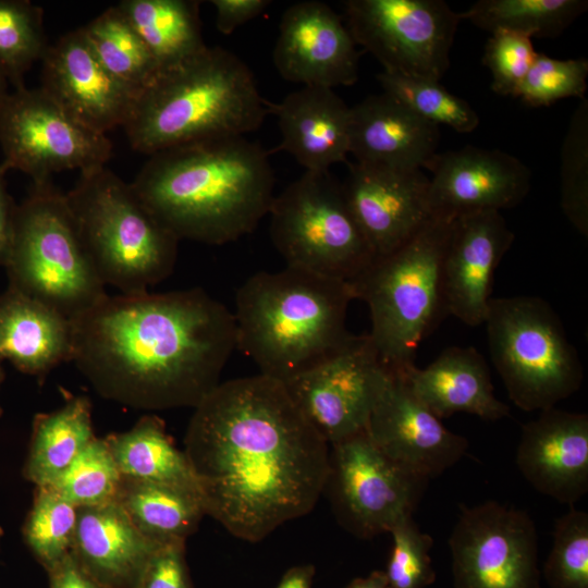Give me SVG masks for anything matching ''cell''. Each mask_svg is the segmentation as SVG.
Returning <instances> with one entry per match:
<instances>
[{
    "instance_id": "1",
    "label": "cell",
    "mask_w": 588,
    "mask_h": 588,
    "mask_svg": "<svg viewBox=\"0 0 588 588\" xmlns=\"http://www.w3.org/2000/svg\"><path fill=\"white\" fill-rule=\"evenodd\" d=\"M329 446L284 383L258 373L220 382L194 407L184 452L206 515L258 542L314 509Z\"/></svg>"
},
{
    "instance_id": "2",
    "label": "cell",
    "mask_w": 588,
    "mask_h": 588,
    "mask_svg": "<svg viewBox=\"0 0 588 588\" xmlns=\"http://www.w3.org/2000/svg\"><path fill=\"white\" fill-rule=\"evenodd\" d=\"M70 321L71 362L98 394L137 409L194 408L236 350L233 311L200 287L107 294Z\"/></svg>"
},
{
    "instance_id": "3",
    "label": "cell",
    "mask_w": 588,
    "mask_h": 588,
    "mask_svg": "<svg viewBox=\"0 0 588 588\" xmlns=\"http://www.w3.org/2000/svg\"><path fill=\"white\" fill-rule=\"evenodd\" d=\"M131 185L179 241L208 245L252 233L275 196L269 154L245 136L209 138L155 152Z\"/></svg>"
},
{
    "instance_id": "4",
    "label": "cell",
    "mask_w": 588,
    "mask_h": 588,
    "mask_svg": "<svg viewBox=\"0 0 588 588\" xmlns=\"http://www.w3.org/2000/svg\"><path fill=\"white\" fill-rule=\"evenodd\" d=\"M269 103L242 59L207 46L161 70L137 96L123 130L134 150L150 156L193 142L245 136L261 126Z\"/></svg>"
},
{
    "instance_id": "5",
    "label": "cell",
    "mask_w": 588,
    "mask_h": 588,
    "mask_svg": "<svg viewBox=\"0 0 588 588\" xmlns=\"http://www.w3.org/2000/svg\"><path fill=\"white\" fill-rule=\"evenodd\" d=\"M353 299L346 281L290 266L257 272L236 292V350L259 373L284 382L348 338L346 315Z\"/></svg>"
},
{
    "instance_id": "6",
    "label": "cell",
    "mask_w": 588,
    "mask_h": 588,
    "mask_svg": "<svg viewBox=\"0 0 588 588\" xmlns=\"http://www.w3.org/2000/svg\"><path fill=\"white\" fill-rule=\"evenodd\" d=\"M65 198L105 285L122 294L142 293L171 275L180 241L148 210L131 183L105 166L82 172Z\"/></svg>"
},
{
    "instance_id": "7",
    "label": "cell",
    "mask_w": 588,
    "mask_h": 588,
    "mask_svg": "<svg viewBox=\"0 0 588 588\" xmlns=\"http://www.w3.org/2000/svg\"><path fill=\"white\" fill-rule=\"evenodd\" d=\"M453 220L432 218L406 243L382 256L350 282L370 313L382 365L402 372L415 365L421 341L448 316L441 267Z\"/></svg>"
},
{
    "instance_id": "8",
    "label": "cell",
    "mask_w": 588,
    "mask_h": 588,
    "mask_svg": "<svg viewBox=\"0 0 588 588\" xmlns=\"http://www.w3.org/2000/svg\"><path fill=\"white\" fill-rule=\"evenodd\" d=\"M5 269L11 286L69 319L106 295L78 235L65 194L51 180L32 183L17 204Z\"/></svg>"
},
{
    "instance_id": "9",
    "label": "cell",
    "mask_w": 588,
    "mask_h": 588,
    "mask_svg": "<svg viewBox=\"0 0 588 588\" xmlns=\"http://www.w3.org/2000/svg\"><path fill=\"white\" fill-rule=\"evenodd\" d=\"M483 323L492 363L518 408L555 407L580 388L584 369L576 348L544 299L491 297Z\"/></svg>"
},
{
    "instance_id": "10",
    "label": "cell",
    "mask_w": 588,
    "mask_h": 588,
    "mask_svg": "<svg viewBox=\"0 0 588 588\" xmlns=\"http://www.w3.org/2000/svg\"><path fill=\"white\" fill-rule=\"evenodd\" d=\"M268 215L285 266L351 282L376 257L329 171H305L274 196Z\"/></svg>"
},
{
    "instance_id": "11",
    "label": "cell",
    "mask_w": 588,
    "mask_h": 588,
    "mask_svg": "<svg viewBox=\"0 0 588 588\" xmlns=\"http://www.w3.org/2000/svg\"><path fill=\"white\" fill-rule=\"evenodd\" d=\"M1 161L33 183L66 170L88 172L105 167L112 143L78 122L40 87L14 88L0 102Z\"/></svg>"
},
{
    "instance_id": "12",
    "label": "cell",
    "mask_w": 588,
    "mask_h": 588,
    "mask_svg": "<svg viewBox=\"0 0 588 588\" xmlns=\"http://www.w3.org/2000/svg\"><path fill=\"white\" fill-rule=\"evenodd\" d=\"M345 25L383 71L438 81L450 66L460 13L442 0H348Z\"/></svg>"
},
{
    "instance_id": "13",
    "label": "cell",
    "mask_w": 588,
    "mask_h": 588,
    "mask_svg": "<svg viewBox=\"0 0 588 588\" xmlns=\"http://www.w3.org/2000/svg\"><path fill=\"white\" fill-rule=\"evenodd\" d=\"M324 491L340 523L353 535L369 539L412 516L427 478L388 457L360 431L330 445Z\"/></svg>"
},
{
    "instance_id": "14",
    "label": "cell",
    "mask_w": 588,
    "mask_h": 588,
    "mask_svg": "<svg viewBox=\"0 0 588 588\" xmlns=\"http://www.w3.org/2000/svg\"><path fill=\"white\" fill-rule=\"evenodd\" d=\"M369 334H350L334 351L284 381L297 408L329 445L366 430L387 382Z\"/></svg>"
},
{
    "instance_id": "15",
    "label": "cell",
    "mask_w": 588,
    "mask_h": 588,
    "mask_svg": "<svg viewBox=\"0 0 588 588\" xmlns=\"http://www.w3.org/2000/svg\"><path fill=\"white\" fill-rule=\"evenodd\" d=\"M449 547L453 588H540L537 529L523 510L461 505Z\"/></svg>"
},
{
    "instance_id": "16",
    "label": "cell",
    "mask_w": 588,
    "mask_h": 588,
    "mask_svg": "<svg viewBox=\"0 0 588 588\" xmlns=\"http://www.w3.org/2000/svg\"><path fill=\"white\" fill-rule=\"evenodd\" d=\"M426 169L431 172L429 206L434 218L454 220L513 208L531 187L529 168L499 149L465 146L437 152Z\"/></svg>"
},
{
    "instance_id": "17",
    "label": "cell",
    "mask_w": 588,
    "mask_h": 588,
    "mask_svg": "<svg viewBox=\"0 0 588 588\" xmlns=\"http://www.w3.org/2000/svg\"><path fill=\"white\" fill-rule=\"evenodd\" d=\"M272 60L284 79L303 86L333 89L358 79L359 53L350 30L331 7L316 0L284 11Z\"/></svg>"
},
{
    "instance_id": "18",
    "label": "cell",
    "mask_w": 588,
    "mask_h": 588,
    "mask_svg": "<svg viewBox=\"0 0 588 588\" xmlns=\"http://www.w3.org/2000/svg\"><path fill=\"white\" fill-rule=\"evenodd\" d=\"M366 431L388 457L427 479L455 465L468 448L466 438L450 431L404 377L390 370Z\"/></svg>"
},
{
    "instance_id": "19",
    "label": "cell",
    "mask_w": 588,
    "mask_h": 588,
    "mask_svg": "<svg viewBox=\"0 0 588 588\" xmlns=\"http://www.w3.org/2000/svg\"><path fill=\"white\" fill-rule=\"evenodd\" d=\"M40 88L78 122L106 135L126 124L136 100L100 62L82 27L48 46Z\"/></svg>"
},
{
    "instance_id": "20",
    "label": "cell",
    "mask_w": 588,
    "mask_h": 588,
    "mask_svg": "<svg viewBox=\"0 0 588 588\" xmlns=\"http://www.w3.org/2000/svg\"><path fill=\"white\" fill-rule=\"evenodd\" d=\"M342 189L375 256L396 249L433 217L422 170L350 164Z\"/></svg>"
},
{
    "instance_id": "21",
    "label": "cell",
    "mask_w": 588,
    "mask_h": 588,
    "mask_svg": "<svg viewBox=\"0 0 588 588\" xmlns=\"http://www.w3.org/2000/svg\"><path fill=\"white\" fill-rule=\"evenodd\" d=\"M500 211L455 218L441 267L445 310L469 327L485 322L494 272L514 242Z\"/></svg>"
},
{
    "instance_id": "22",
    "label": "cell",
    "mask_w": 588,
    "mask_h": 588,
    "mask_svg": "<svg viewBox=\"0 0 588 588\" xmlns=\"http://www.w3.org/2000/svg\"><path fill=\"white\" fill-rule=\"evenodd\" d=\"M515 460L538 492L574 506L588 492V415L541 411L522 426Z\"/></svg>"
},
{
    "instance_id": "23",
    "label": "cell",
    "mask_w": 588,
    "mask_h": 588,
    "mask_svg": "<svg viewBox=\"0 0 588 588\" xmlns=\"http://www.w3.org/2000/svg\"><path fill=\"white\" fill-rule=\"evenodd\" d=\"M439 126L392 96L371 95L351 107L350 154L355 162L395 170L426 169L437 154Z\"/></svg>"
},
{
    "instance_id": "24",
    "label": "cell",
    "mask_w": 588,
    "mask_h": 588,
    "mask_svg": "<svg viewBox=\"0 0 588 588\" xmlns=\"http://www.w3.org/2000/svg\"><path fill=\"white\" fill-rule=\"evenodd\" d=\"M160 544L143 534L113 500L78 509L71 552L101 588H136Z\"/></svg>"
},
{
    "instance_id": "25",
    "label": "cell",
    "mask_w": 588,
    "mask_h": 588,
    "mask_svg": "<svg viewBox=\"0 0 588 588\" xmlns=\"http://www.w3.org/2000/svg\"><path fill=\"white\" fill-rule=\"evenodd\" d=\"M269 111L281 132L275 150L293 156L305 171L326 172L346 162L351 107L333 89L303 86L280 102H270Z\"/></svg>"
},
{
    "instance_id": "26",
    "label": "cell",
    "mask_w": 588,
    "mask_h": 588,
    "mask_svg": "<svg viewBox=\"0 0 588 588\" xmlns=\"http://www.w3.org/2000/svg\"><path fill=\"white\" fill-rule=\"evenodd\" d=\"M401 373L413 393L440 419L456 413L499 420L510 406L493 393L483 356L473 346H450L426 368L411 366Z\"/></svg>"
},
{
    "instance_id": "27",
    "label": "cell",
    "mask_w": 588,
    "mask_h": 588,
    "mask_svg": "<svg viewBox=\"0 0 588 588\" xmlns=\"http://www.w3.org/2000/svg\"><path fill=\"white\" fill-rule=\"evenodd\" d=\"M71 357L70 319L8 286L0 294V359L23 373L44 378Z\"/></svg>"
},
{
    "instance_id": "28",
    "label": "cell",
    "mask_w": 588,
    "mask_h": 588,
    "mask_svg": "<svg viewBox=\"0 0 588 588\" xmlns=\"http://www.w3.org/2000/svg\"><path fill=\"white\" fill-rule=\"evenodd\" d=\"M105 439L122 477L182 488L200 495L185 452L175 448L159 417L144 416L130 430Z\"/></svg>"
},
{
    "instance_id": "29",
    "label": "cell",
    "mask_w": 588,
    "mask_h": 588,
    "mask_svg": "<svg viewBox=\"0 0 588 588\" xmlns=\"http://www.w3.org/2000/svg\"><path fill=\"white\" fill-rule=\"evenodd\" d=\"M200 3L196 0H122L117 5L161 71L207 48L201 33Z\"/></svg>"
},
{
    "instance_id": "30",
    "label": "cell",
    "mask_w": 588,
    "mask_h": 588,
    "mask_svg": "<svg viewBox=\"0 0 588 588\" xmlns=\"http://www.w3.org/2000/svg\"><path fill=\"white\" fill-rule=\"evenodd\" d=\"M94 438L87 396H72L60 408L37 414L24 477L36 487L50 485Z\"/></svg>"
},
{
    "instance_id": "31",
    "label": "cell",
    "mask_w": 588,
    "mask_h": 588,
    "mask_svg": "<svg viewBox=\"0 0 588 588\" xmlns=\"http://www.w3.org/2000/svg\"><path fill=\"white\" fill-rule=\"evenodd\" d=\"M115 501L143 534L161 543L185 541L206 515L196 492L125 477Z\"/></svg>"
},
{
    "instance_id": "32",
    "label": "cell",
    "mask_w": 588,
    "mask_h": 588,
    "mask_svg": "<svg viewBox=\"0 0 588 588\" xmlns=\"http://www.w3.org/2000/svg\"><path fill=\"white\" fill-rule=\"evenodd\" d=\"M82 29L103 66L136 98L159 74L154 56L117 4Z\"/></svg>"
},
{
    "instance_id": "33",
    "label": "cell",
    "mask_w": 588,
    "mask_h": 588,
    "mask_svg": "<svg viewBox=\"0 0 588 588\" xmlns=\"http://www.w3.org/2000/svg\"><path fill=\"white\" fill-rule=\"evenodd\" d=\"M587 9L586 0H479L460 16L490 34L502 29L555 38Z\"/></svg>"
},
{
    "instance_id": "34",
    "label": "cell",
    "mask_w": 588,
    "mask_h": 588,
    "mask_svg": "<svg viewBox=\"0 0 588 588\" xmlns=\"http://www.w3.org/2000/svg\"><path fill=\"white\" fill-rule=\"evenodd\" d=\"M48 46L41 7L0 0V70L14 88L24 86L26 72L41 61Z\"/></svg>"
},
{
    "instance_id": "35",
    "label": "cell",
    "mask_w": 588,
    "mask_h": 588,
    "mask_svg": "<svg viewBox=\"0 0 588 588\" xmlns=\"http://www.w3.org/2000/svg\"><path fill=\"white\" fill-rule=\"evenodd\" d=\"M377 79L383 93L392 96L412 112L437 126L458 133H470L479 125V115L464 99L450 93L438 81L380 72Z\"/></svg>"
},
{
    "instance_id": "36",
    "label": "cell",
    "mask_w": 588,
    "mask_h": 588,
    "mask_svg": "<svg viewBox=\"0 0 588 588\" xmlns=\"http://www.w3.org/2000/svg\"><path fill=\"white\" fill-rule=\"evenodd\" d=\"M78 509L49 487H36L23 526L32 553L49 571L72 551Z\"/></svg>"
},
{
    "instance_id": "37",
    "label": "cell",
    "mask_w": 588,
    "mask_h": 588,
    "mask_svg": "<svg viewBox=\"0 0 588 588\" xmlns=\"http://www.w3.org/2000/svg\"><path fill=\"white\" fill-rule=\"evenodd\" d=\"M122 475L106 439L94 438L50 485L77 509L115 500Z\"/></svg>"
},
{
    "instance_id": "38",
    "label": "cell",
    "mask_w": 588,
    "mask_h": 588,
    "mask_svg": "<svg viewBox=\"0 0 588 588\" xmlns=\"http://www.w3.org/2000/svg\"><path fill=\"white\" fill-rule=\"evenodd\" d=\"M561 208L572 225L588 235V101L574 110L561 149Z\"/></svg>"
},
{
    "instance_id": "39",
    "label": "cell",
    "mask_w": 588,
    "mask_h": 588,
    "mask_svg": "<svg viewBox=\"0 0 588 588\" xmlns=\"http://www.w3.org/2000/svg\"><path fill=\"white\" fill-rule=\"evenodd\" d=\"M543 577L550 588H588L587 512L569 506L555 520Z\"/></svg>"
},
{
    "instance_id": "40",
    "label": "cell",
    "mask_w": 588,
    "mask_h": 588,
    "mask_svg": "<svg viewBox=\"0 0 588 588\" xmlns=\"http://www.w3.org/2000/svg\"><path fill=\"white\" fill-rule=\"evenodd\" d=\"M588 60H560L538 53L516 98L530 107H548L564 98H585Z\"/></svg>"
},
{
    "instance_id": "41",
    "label": "cell",
    "mask_w": 588,
    "mask_h": 588,
    "mask_svg": "<svg viewBox=\"0 0 588 588\" xmlns=\"http://www.w3.org/2000/svg\"><path fill=\"white\" fill-rule=\"evenodd\" d=\"M392 550L384 571L391 588H427L436 580L430 550L432 537L419 530L412 516L391 530Z\"/></svg>"
},
{
    "instance_id": "42",
    "label": "cell",
    "mask_w": 588,
    "mask_h": 588,
    "mask_svg": "<svg viewBox=\"0 0 588 588\" xmlns=\"http://www.w3.org/2000/svg\"><path fill=\"white\" fill-rule=\"evenodd\" d=\"M537 54L531 38L509 30L492 32L482 57L492 76V90L498 95L516 97Z\"/></svg>"
},
{
    "instance_id": "43",
    "label": "cell",
    "mask_w": 588,
    "mask_h": 588,
    "mask_svg": "<svg viewBox=\"0 0 588 588\" xmlns=\"http://www.w3.org/2000/svg\"><path fill=\"white\" fill-rule=\"evenodd\" d=\"M136 588H193L185 561V541L161 543L150 558Z\"/></svg>"
},
{
    "instance_id": "44",
    "label": "cell",
    "mask_w": 588,
    "mask_h": 588,
    "mask_svg": "<svg viewBox=\"0 0 588 588\" xmlns=\"http://www.w3.org/2000/svg\"><path fill=\"white\" fill-rule=\"evenodd\" d=\"M216 27L223 35L259 16L271 3L268 0H211Z\"/></svg>"
},
{
    "instance_id": "45",
    "label": "cell",
    "mask_w": 588,
    "mask_h": 588,
    "mask_svg": "<svg viewBox=\"0 0 588 588\" xmlns=\"http://www.w3.org/2000/svg\"><path fill=\"white\" fill-rule=\"evenodd\" d=\"M47 572L50 588H101L81 567L72 552Z\"/></svg>"
},
{
    "instance_id": "46",
    "label": "cell",
    "mask_w": 588,
    "mask_h": 588,
    "mask_svg": "<svg viewBox=\"0 0 588 588\" xmlns=\"http://www.w3.org/2000/svg\"><path fill=\"white\" fill-rule=\"evenodd\" d=\"M9 169L0 162V267H4L13 238L17 204L8 192L5 175Z\"/></svg>"
},
{
    "instance_id": "47",
    "label": "cell",
    "mask_w": 588,
    "mask_h": 588,
    "mask_svg": "<svg viewBox=\"0 0 588 588\" xmlns=\"http://www.w3.org/2000/svg\"><path fill=\"white\" fill-rule=\"evenodd\" d=\"M315 567L302 564L289 568L275 588H313Z\"/></svg>"
},
{
    "instance_id": "48",
    "label": "cell",
    "mask_w": 588,
    "mask_h": 588,
    "mask_svg": "<svg viewBox=\"0 0 588 588\" xmlns=\"http://www.w3.org/2000/svg\"><path fill=\"white\" fill-rule=\"evenodd\" d=\"M345 588H391L384 571H373L353 579Z\"/></svg>"
},
{
    "instance_id": "49",
    "label": "cell",
    "mask_w": 588,
    "mask_h": 588,
    "mask_svg": "<svg viewBox=\"0 0 588 588\" xmlns=\"http://www.w3.org/2000/svg\"><path fill=\"white\" fill-rule=\"evenodd\" d=\"M10 82L4 73L0 70V102L9 94Z\"/></svg>"
},
{
    "instance_id": "50",
    "label": "cell",
    "mask_w": 588,
    "mask_h": 588,
    "mask_svg": "<svg viewBox=\"0 0 588 588\" xmlns=\"http://www.w3.org/2000/svg\"><path fill=\"white\" fill-rule=\"evenodd\" d=\"M3 379H4V371H3V368L1 366V359H0V384L2 383ZM1 415H2V407L0 405V416Z\"/></svg>"
},
{
    "instance_id": "51",
    "label": "cell",
    "mask_w": 588,
    "mask_h": 588,
    "mask_svg": "<svg viewBox=\"0 0 588 588\" xmlns=\"http://www.w3.org/2000/svg\"><path fill=\"white\" fill-rule=\"evenodd\" d=\"M3 536V529L0 527V539L2 538Z\"/></svg>"
}]
</instances>
